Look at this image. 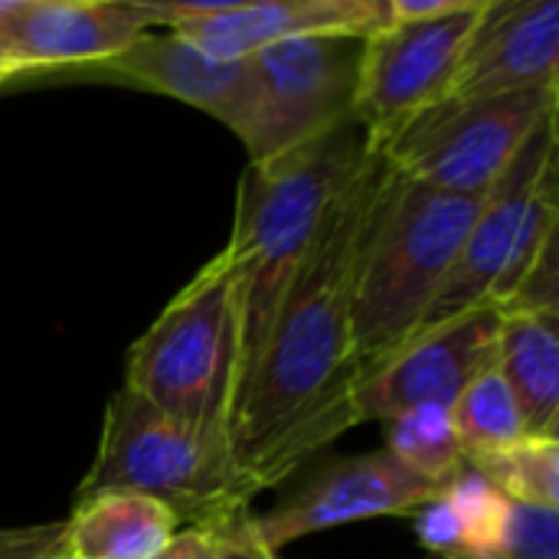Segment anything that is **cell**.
<instances>
[{
	"mask_svg": "<svg viewBox=\"0 0 559 559\" xmlns=\"http://www.w3.org/2000/svg\"><path fill=\"white\" fill-rule=\"evenodd\" d=\"M393 180L386 154L370 144L364 167L328 210L242 383L229 445L255 495L282 485L311 455L360 426L354 298Z\"/></svg>",
	"mask_w": 559,
	"mask_h": 559,
	"instance_id": "6da1fadb",
	"label": "cell"
},
{
	"mask_svg": "<svg viewBox=\"0 0 559 559\" xmlns=\"http://www.w3.org/2000/svg\"><path fill=\"white\" fill-rule=\"evenodd\" d=\"M367 154V134L357 121H344L275 160L246 164L236 187L233 236L226 242L242 311V383L265 347L272 321L328 210L357 177Z\"/></svg>",
	"mask_w": 559,
	"mask_h": 559,
	"instance_id": "7a4b0ae2",
	"label": "cell"
},
{
	"mask_svg": "<svg viewBox=\"0 0 559 559\" xmlns=\"http://www.w3.org/2000/svg\"><path fill=\"white\" fill-rule=\"evenodd\" d=\"M478 206L481 200L409 183L396 174L357 278L354 357L360 383L426 324Z\"/></svg>",
	"mask_w": 559,
	"mask_h": 559,
	"instance_id": "3957f363",
	"label": "cell"
},
{
	"mask_svg": "<svg viewBox=\"0 0 559 559\" xmlns=\"http://www.w3.org/2000/svg\"><path fill=\"white\" fill-rule=\"evenodd\" d=\"M121 386L183 423L229 436L242 390V311L226 249L131 344Z\"/></svg>",
	"mask_w": 559,
	"mask_h": 559,
	"instance_id": "277c9868",
	"label": "cell"
},
{
	"mask_svg": "<svg viewBox=\"0 0 559 559\" xmlns=\"http://www.w3.org/2000/svg\"><path fill=\"white\" fill-rule=\"evenodd\" d=\"M98 491L154 498L183 527H219L255 498L229 436L183 423L124 386L108 396L98 449L75 498Z\"/></svg>",
	"mask_w": 559,
	"mask_h": 559,
	"instance_id": "5b68a950",
	"label": "cell"
},
{
	"mask_svg": "<svg viewBox=\"0 0 559 559\" xmlns=\"http://www.w3.org/2000/svg\"><path fill=\"white\" fill-rule=\"evenodd\" d=\"M557 118L547 121L481 197L465 246L436 295L426 324L472 308H501L540 252L557 239ZM423 324V328H426ZM419 328V331H423Z\"/></svg>",
	"mask_w": 559,
	"mask_h": 559,
	"instance_id": "8992f818",
	"label": "cell"
},
{
	"mask_svg": "<svg viewBox=\"0 0 559 559\" xmlns=\"http://www.w3.org/2000/svg\"><path fill=\"white\" fill-rule=\"evenodd\" d=\"M364 39L295 36L249 56V105L236 128L249 164L275 160L354 121Z\"/></svg>",
	"mask_w": 559,
	"mask_h": 559,
	"instance_id": "52a82bcc",
	"label": "cell"
},
{
	"mask_svg": "<svg viewBox=\"0 0 559 559\" xmlns=\"http://www.w3.org/2000/svg\"><path fill=\"white\" fill-rule=\"evenodd\" d=\"M557 102L559 92L439 102L380 151L409 183L481 200L524 144L557 118Z\"/></svg>",
	"mask_w": 559,
	"mask_h": 559,
	"instance_id": "ba28073f",
	"label": "cell"
},
{
	"mask_svg": "<svg viewBox=\"0 0 559 559\" xmlns=\"http://www.w3.org/2000/svg\"><path fill=\"white\" fill-rule=\"evenodd\" d=\"M485 3L432 23H390L364 39L354 121L373 147L445 102Z\"/></svg>",
	"mask_w": 559,
	"mask_h": 559,
	"instance_id": "9c48e42d",
	"label": "cell"
},
{
	"mask_svg": "<svg viewBox=\"0 0 559 559\" xmlns=\"http://www.w3.org/2000/svg\"><path fill=\"white\" fill-rule=\"evenodd\" d=\"M442 491V485L409 472L386 449H377L324 462L278 508L269 514H252V531L272 554H278L308 534L334 531L344 524L413 518Z\"/></svg>",
	"mask_w": 559,
	"mask_h": 559,
	"instance_id": "30bf717a",
	"label": "cell"
},
{
	"mask_svg": "<svg viewBox=\"0 0 559 559\" xmlns=\"http://www.w3.org/2000/svg\"><path fill=\"white\" fill-rule=\"evenodd\" d=\"M154 26L190 39L213 59H249L295 36L367 39L390 26V0H141Z\"/></svg>",
	"mask_w": 559,
	"mask_h": 559,
	"instance_id": "8fae6325",
	"label": "cell"
},
{
	"mask_svg": "<svg viewBox=\"0 0 559 559\" xmlns=\"http://www.w3.org/2000/svg\"><path fill=\"white\" fill-rule=\"evenodd\" d=\"M501 311L472 308L426 324L357 386L360 423H386L416 406L452 409L459 393L498 357Z\"/></svg>",
	"mask_w": 559,
	"mask_h": 559,
	"instance_id": "7c38bea8",
	"label": "cell"
},
{
	"mask_svg": "<svg viewBox=\"0 0 559 559\" xmlns=\"http://www.w3.org/2000/svg\"><path fill=\"white\" fill-rule=\"evenodd\" d=\"M559 92V0H488L445 102Z\"/></svg>",
	"mask_w": 559,
	"mask_h": 559,
	"instance_id": "4fadbf2b",
	"label": "cell"
},
{
	"mask_svg": "<svg viewBox=\"0 0 559 559\" xmlns=\"http://www.w3.org/2000/svg\"><path fill=\"white\" fill-rule=\"evenodd\" d=\"M141 0H23L0 52L23 72L88 69L151 29Z\"/></svg>",
	"mask_w": 559,
	"mask_h": 559,
	"instance_id": "5bb4252c",
	"label": "cell"
},
{
	"mask_svg": "<svg viewBox=\"0 0 559 559\" xmlns=\"http://www.w3.org/2000/svg\"><path fill=\"white\" fill-rule=\"evenodd\" d=\"M75 75L108 79L118 85H134L144 92H157L193 105L216 121H223L233 134L249 105V59H213L190 39L177 33H144L118 56L79 69Z\"/></svg>",
	"mask_w": 559,
	"mask_h": 559,
	"instance_id": "9a60e30c",
	"label": "cell"
},
{
	"mask_svg": "<svg viewBox=\"0 0 559 559\" xmlns=\"http://www.w3.org/2000/svg\"><path fill=\"white\" fill-rule=\"evenodd\" d=\"M62 524L66 559H157L183 531L167 504L131 491L75 498L72 514Z\"/></svg>",
	"mask_w": 559,
	"mask_h": 559,
	"instance_id": "2e32d148",
	"label": "cell"
},
{
	"mask_svg": "<svg viewBox=\"0 0 559 559\" xmlns=\"http://www.w3.org/2000/svg\"><path fill=\"white\" fill-rule=\"evenodd\" d=\"M495 367L518 396L527 436L559 439V314H501Z\"/></svg>",
	"mask_w": 559,
	"mask_h": 559,
	"instance_id": "e0dca14e",
	"label": "cell"
},
{
	"mask_svg": "<svg viewBox=\"0 0 559 559\" xmlns=\"http://www.w3.org/2000/svg\"><path fill=\"white\" fill-rule=\"evenodd\" d=\"M386 452L403 462L409 472L449 488L459 475L468 472L465 449L455 436L452 416L442 406H416L383 423Z\"/></svg>",
	"mask_w": 559,
	"mask_h": 559,
	"instance_id": "ac0fdd59",
	"label": "cell"
},
{
	"mask_svg": "<svg viewBox=\"0 0 559 559\" xmlns=\"http://www.w3.org/2000/svg\"><path fill=\"white\" fill-rule=\"evenodd\" d=\"M449 416H452L455 436L465 449V459L508 449L527 436V423L518 406V396L511 393V386L498 367H488L485 373H478L459 393Z\"/></svg>",
	"mask_w": 559,
	"mask_h": 559,
	"instance_id": "d6986e66",
	"label": "cell"
},
{
	"mask_svg": "<svg viewBox=\"0 0 559 559\" xmlns=\"http://www.w3.org/2000/svg\"><path fill=\"white\" fill-rule=\"evenodd\" d=\"M468 468L508 501L559 511V439L524 436L508 449L468 459Z\"/></svg>",
	"mask_w": 559,
	"mask_h": 559,
	"instance_id": "ffe728a7",
	"label": "cell"
},
{
	"mask_svg": "<svg viewBox=\"0 0 559 559\" xmlns=\"http://www.w3.org/2000/svg\"><path fill=\"white\" fill-rule=\"evenodd\" d=\"M62 537H66L62 521L0 527V559H66Z\"/></svg>",
	"mask_w": 559,
	"mask_h": 559,
	"instance_id": "44dd1931",
	"label": "cell"
},
{
	"mask_svg": "<svg viewBox=\"0 0 559 559\" xmlns=\"http://www.w3.org/2000/svg\"><path fill=\"white\" fill-rule=\"evenodd\" d=\"M213 531V559H278L252 531V511H242Z\"/></svg>",
	"mask_w": 559,
	"mask_h": 559,
	"instance_id": "7402d4cb",
	"label": "cell"
},
{
	"mask_svg": "<svg viewBox=\"0 0 559 559\" xmlns=\"http://www.w3.org/2000/svg\"><path fill=\"white\" fill-rule=\"evenodd\" d=\"M478 0H390V23H432L472 10Z\"/></svg>",
	"mask_w": 559,
	"mask_h": 559,
	"instance_id": "603a6c76",
	"label": "cell"
},
{
	"mask_svg": "<svg viewBox=\"0 0 559 559\" xmlns=\"http://www.w3.org/2000/svg\"><path fill=\"white\" fill-rule=\"evenodd\" d=\"M157 559H213V531L183 527Z\"/></svg>",
	"mask_w": 559,
	"mask_h": 559,
	"instance_id": "cb8c5ba5",
	"label": "cell"
},
{
	"mask_svg": "<svg viewBox=\"0 0 559 559\" xmlns=\"http://www.w3.org/2000/svg\"><path fill=\"white\" fill-rule=\"evenodd\" d=\"M20 7H23V0H0V36L13 23V16L20 13Z\"/></svg>",
	"mask_w": 559,
	"mask_h": 559,
	"instance_id": "d4e9b609",
	"label": "cell"
},
{
	"mask_svg": "<svg viewBox=\"0 0 559 559\" xmlns=\"http://www.w3.org/2000/svg\"><path fill=\"white\" fill-rule=\"evenodd\" d=\"M20 75H23V72H20V69H16V66L0 52V85H3V82H10V79H20Z\"/></svg>",
	"mask_w": 559,
	"mask_h": 559,
	"instance_id": "484cf974",
	"label": "cell"
},
{
	"mask_svg": "<svg viewBox=\"0 0 559 559\" xmlns=\"http://www.w3.org/2000/svg\"><path fill=\"white\" fill-rule=\"evenodd\" d=\"M423 559H455V557H439V554H426Z\"/></svg>",
	"mask_w": 559,
	"mask_h": 559,
	"instance_id": "4316f807",
	"label": "cell"
}]
</instances>
